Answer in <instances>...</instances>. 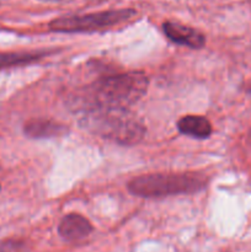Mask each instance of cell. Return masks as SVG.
<instances>
[{
    "instance_id": "8fae6325",
    "label": "cell",
    "mask_w": 251,
    "mask_h": 252,
    "mask_svg": "<svg viewBox=\"0 0 251 252\" xmlns=\"http://www.w3.org/2000/svg\"><path fill=\"white\" fill-rule=\"evenodd\" d=\"M53 1H57V0H53Z\"/></svg>"
},
{
    "instance_id": "277c9868",
    "label": "cell",
    "mask_w": 251,
    "mask_h": 252,
    "mask_svg": "<svg viewBox=\"0 0 251 252\" xmlns=\"http://www.w3.org/2000/svg\"><path fill=\"white\" fill-rule=\"evenodd\" d=\"M137 15L133 9L107 10L76 16H63L52 20L49 30L57 33H91L121 25Z\"/></svg>"
},
{
    "instance_id": "30bf717a",
    "label": "cell",
    "mask_w": 251,
    "mask_h": 252,
    "mask_svg": "<svg viewBox=\"0 0 251 252\" xmlns=\"http://www.w3.org/2000/svg\"><path fill=\"white\" fill-rule=\"evenodd\" d=\"M248 93H249V94H250V95H251V85H250V86H249V89H248Z\"/></svg>"
},
{
    "instance_id": "5b68a950",
    "label": "cell",
    "mask_w": 251,
    "mask_h": 252,
    "mask_svg": "<svg viewBox=\"0 0 251 252\" xmlns=\"http://www.w3.org/2000/svg\"><path fill=\"white\" fill-rule=\"evenodd\" d=\"M165 36L174 43L187 46L193 49H201L206 44V37L198 30L175 21H165L162 24Z\"/></svg>"
},
{
    "instance_id": "52a82bcc",
    "label": "cell",
    "mask_w": 251,
    "mask_h": 252,
    "mask_svg": "<svg viewBox=\"0 0 251 252\" xmlns=\"http://www.w3.org/2000/svg\"><path fill=\"white\" fill-rule=\"evenodd\" d=\"M94 231L93 224L85 217L76 213L66 214L58 225V234L66 241L85 239Z\"/></svg>"
},
{
    "instance_id": "7a4b0ae2",
    "label": "cell",
    "mask_w": 251,
    "mask_h": 252,
    "mask_svg": "<svg viewBox=\"0 0 251 252\" xmlns=\"http://www.w3.org/2000/svg\"><path fill=\"white\" fill-rule=\"evenodd\" d=\"M80 115L84 129L120 145H135L145 135L144 125L129 108L95 107Z\"/></svg>"
},
{
    "instance_id": "9c48e42d",
    "label": "cell",
    "mask_w": 251,
    "mask_h": 252,
    "mask_svg": "<svg viewBox=\"0 0 251 252\" xmlns=\"http://www.w3.org/2000/svg\"><path fill=\"white\" fill-rule=\"evenodd\" d=\"M46 56V52H0V70L9 68H16V66L29 65V64L36 63L37 61L42 59Z\"/></svg>"
},
{
    "instance_id": "3957f363",
    "label": "cell",
    "mask_w": 251,
    "mask_h": 252,
    "mask_svg": "<svg viewBox=\"0 0 251 252\" xmlns=\"http://www.w3.org/2000/svg\"><path fill=\"white\" fill-rule=\"evenodd\" d=\"M208 179L197 172H166L137 176L128 182V191L142 198L193 194L206 189Z\"/></svg>"
},
{
    "instance_id": "ba28073f",
    "label": "cell",
    "mask_w": 251,
    "mask_h": 252,
    "mask_svg": "<svg viewBox=\"0 0 251 252\" xmlns=\"http://www.w3.org/2000/svg\"><path fill=\"white\" fill-rule=\"evenodd\" d=\"M177 129L181 134L196 139H207L211 137L213 128L204 116L187 115L177 121Z\"/></svg>"
},
{
    "instance_id": "6da1fadb",
    "label": "cell",
    "mask_w": 251,
    "mask_h": 252,
    "mask_svg": "<svg viewBox=\"0 0 251 252\" xmlns=\"http://www.w3.org/2000/svg\"><path fill=\"white\" fill-rule=\"evenodd\" d=\"M149 78L142 71H127L105 76L71 97V105L81 113L95 107L129 108L145 95Z\"/></svg>"
},
{
    "instance_id": "8992f818",
    "label": "cell",
    "mask_w": 251,
    "mask_h": 252,
    "mask_svg": "<svg viewBox=\"0 0 251 252\" xmlns=\"http://www.w3.org/2000/svg\"><path fill=\"white\" fill-rule=\"evenodd\" d=\"M24 133L32 139H51L68 134L69 128L48 118H32L25 123Z\"/></svg>"
}]
</instances>
